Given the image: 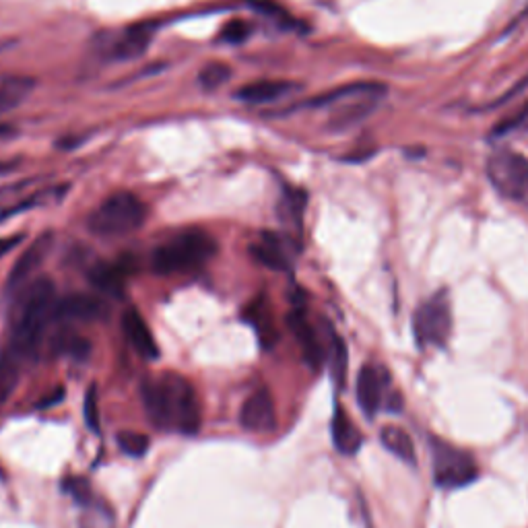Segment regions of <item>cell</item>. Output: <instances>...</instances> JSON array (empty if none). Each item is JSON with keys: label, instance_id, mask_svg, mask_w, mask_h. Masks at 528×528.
<instances>
[{"label": "cell", "instance_id": "1", "mask_svg": "<svg viewBox=\"0 0 528 528\" xmlns=\"http://www.w3.org/2000/svg\"><path fill=\"white\" fill-rule=\"evenodd\" d=\"M141 396L153 425L186 436L196 434L201 427V403L184 376L174 372L151 376L143 382Z\"/></svg>", "mask_w": 528, "mask_h": 528}, {"label": "cell", "instance_id": "2", "mask_svg": "<svg viewBox=\"0 0 528 528\" xmlns=\"http://www.w3.org/2000/svg\"><path fill=\"white\" fill-rule=\"evenodd\" d=\"M56 285L52 279H36L21 289L17 306L13 310V328L9 349L23 361L36 357L46 328L54 322L56 312Z\"/></svg>", "mask_w": 528, "mask_h": 528}, {"label": "cell", "instance_id": "3", "mask_svg": "<svg viewBox=\"0 0 528 528\" xmlns=\"http://www.w3.org/2000/svg\"><path fill=\"white\" fill-rule=\"evenodd\" d=\"M215 254V238L201 227H188L153 250L151 267L159 275H184L205 267Z\"/></svg>", "mask_w": 528, "mask_h": 528}, {"label": "cell", "instance_id": "4", "mask_svg": "<svg viewBox=\"0 0 528 528\" xmlns=\"http://www.w3.org/2000/svg\"><path fill=\"white\" fill-rule=\"evenodd\" d=\"M149 217L147 205L132 192H114L89 215L87 227L97 238H124L139 231Z\"/></svg>", "mask_w": 528, "mask_h": 528}, {"label": "cell", "instance_id": "5", "mask_svg": "<svg viewBox=\"0 0 528 528\" xmlns=\"http://www.w3.org/2000/svg\"><path fill=\"white\" fill-rule=\"evenodd\" d=\"M384 93L386 87L380 83H351L312 99V102H308V106L330 108L333 110L330 126L335 130H345L361 122L363 118H368L376 110L378 99Z\"/></svg>", "mask_w": 528, "mask_h": 528}, {"label": "cell", "instance_id": "6", "mask_svg": "<svg viewBox=\"0 0 528 528\" xmlns=\"http://www.w3.org/2000/svg\"><path fill=\"white\" fill-rule=\"evenodd\" d=\"M429 454H432L434 483L444 491L462 489L477 481L479 467L471 452L462 450L438 436H429Z\"/></svg>", "mask_w": 528, "mask_h": 528}, {"label": "cell", "instance_id": "7", "mask_svg": "<svg viewBox=\"0 0 528 528\" xmlns=\"http://www.w3.org/2000/svg\"><path fill=\"white\" fill-rule=\"evenodd\" d=\"M413 337L419 349H446L452 337V304L446 289H440L413 314Z\"/></svg>", "mask_w": 528, "mask_h": 528}, {"label": "cell", "instance_id": "8", "mask_svg": "<svg viewBox=\"0 0 528 528\" xmlns=\"http://www.w3.org/2000/svg\"><path fill=\"white\" fill-rule=\"evenodd\" d=\"M355 396L359 409L366 413L368 419H374L382 407L401 411V396L392 390L390 374L384 366L376 363H366L357 374L355 380Z\"/></svg>", "mask_w": 528, "mask_h": 528}, {"label": "cell", "instance_id": "9", "mask_svg": "<svg viewBox=\"0 0 528 528\" xmlns=\"http://www.w3.org/2000/svg\"><path fill=\"white\" fill-rule=\"evenodd\" d=\"M487 178L502 196L520 201L528 194V159L512 149H500L487 159Z\"/></svg>", "mask_w": 528, "mask_h": 528}, {"label": "cell", "instance_id": "10", "mask_svg": "<svg viewBox=\"0 0 528 528\" xmlns=\"http://www.w3.org/2000/svg\"><path fill=\"white\" fill-rule=\"evenodd\" d=\"M153 27L149 25H132L118 33H106L102 40H97V50L106 60H135L143 56L151 44Z\"/></svg>", "mask_w": 528, "mask_h": 528}, {"label": "cell", "instance_id": "11", "mask_svg": "<svg viewBox=\"0 0 528 528\" xmlns=\"http://www.w3.org/2000/svg\"><path fill=\"white\" fill-rule=\"evenodd\" d=\"M52 248H54V234H52V231H46V234H42V236H38L36 240H33L25 248V252L15 260L13 269L9 273V279H7V291L17 293L23 287H27L29 279L33 277V273L40 271L42 264L48 260Z\"/></svg>", "mask_w": 528, "mask_h": 528}, {"label": "cell", "instance_id": "12", "mask_svg": "<svg viewBox=\"0 0 528 528\" xmlns=\"http://www.w3.org/2000/svg\"><path fill=\"white\" fill-rule=\"evenodd\" d=\"M240 423L244 429H248V432H256V434L273 432L277 425V415H275L273 394L267 388L254 390L244 401L240 409Z\"/></svg>", "mask_w": 528, "mask_h": 528}, {"label": "cell", "instance_id": "13", "mask_svg": "<svg viewBox=\"0 0 528 528\" xmlns=\"http://www.w3.org/2000/svg\"><path fill=\"white\" fill-rule=\"evenodd\" d=\"M108 306L104 300H99L95 295L77 293L69 295L64 300H58L54 320L60 322H97L108 316Z\"/></svg>", "mask_w": 528, "mask_h": 528}, {"label": "cell", "instance_id": "14", "mask_svg": "<svg viewBox=\"0 0 528 528\" xmlns=\"http://www.w3.org/2000/svg\"><path fill=\"white\" fill-rule=\"evenodd\" d=\"M287 324L291 328V333L295 337V341L300 343L304 359L308 366L318 372L320 366L324 363V347L316 335L314 326L308 322L306 314L302 310H293L287 314Z\"/></svg>", "mask_w": 528, "mask_h": 528}, {"label": "cell", "instance_id": "15", "mask_svg": "<svg viewBox=\"0 0 528 528\" xmlns=\"http://www.w3.org/2000/svg\"><path fill=\"white\" fill-rule=\"evenodd\" d=\"M122 330H124L128 343L132 345V349H135L141 357H145V359H157L159 357V347L153 339L151 328L135 308H130L124 312Z\"/></svg>", "mask_w": 528, "mask_h": 528}, {"label": "cell", "instance_id": "16", "mask_svg": "<svg viewBox=\"0 0 528 528\" xmlns=\"http://www.w3.org/2000/svg\"><path fill=\"white\" fill-rule=\"evenodd\" d=\"M295 89H297V85L291 83V81L260 79V81H254V83H248V85L240 87L234 97L240 99V102H244V104L258 106V104L277 102V99L289 95Z\"/></svg>", "mask_w": 528, "mask_h": 528}, {"label": "cell", "instance_id": "17", "mask_svg": "<svg viewBox=\"0 0 528 528\" xmlns=\"http://www.w3.org/2000/svg\"><path fill=\"white\" fill-rule=\"evenodd\" d=\"M330 436H333L335 448L341 454H345V456L357 454L361 444H363L361 432H359L357 425L353 423V419L347 415V411L341 405L335 407L333 421H330Z\"/></svg>", "mask_w": 528, "mask_h": 528}, {"label": "cell", "instance_id": "18", "mask_svg": "<svg viewBox=\"0 0 528 528\" xmlns=\"http://www.w3.org/2000/svg\"><path fill=\"white\" fill-rule=\"evenodd\" d=\"M250 252L262 264V267L273 269V271L291 269V260H289V254L283 242L273 234H262V238L250 246Z\"/></svg>", "mask_w": 528, "mask_h": 528}, {"label": "cell", "instance_id": "19", "mask_svg": "<svg viewBox=\"0 0 528 528\" xmlns=\"http://www.w3.org/2000/svg\"><path fill=\"white\" fill-rule=\"evenodd\" d=\"M126 279H128V269L124 264H95L93 269H89V281L108 295L120 297L124 293L126 287Z\"/></svg>", "mask_w": 528, "mask_h": 528}, {"label": "cell", "instance_id": "20", "mask_svg": "<svg viewBox=\"0 0 528 528\" xmlns=\"http://www.w3.org/2000/svg\"><path fill=\"white\" fill-rule=\"evenodd\" d=\"M380 442L392 456L407 462V465H415L417 462L415 444H413L407 429H403L399 425H384L380 429Z\"/></svg>", "mask_w": 528, "mask_h": 528}, {"label": "cell", "instance_id": "21", "mask_svg": "<svg viewBox=\"0 0 528 528\" xmlns=\"http://www.w3.org/2000/svg\"><path fill=\"white\" fill-rule=\"evenodd\" d=\"M33 85L36 81L27 77H11L0 83V116L19 108L33 91Z\"/></svg>", "mask_w": 528, "mask_h": 528}, {"label": "cell", "instance_id": "22", "mask_svg": "<svg viewBox=\"0 0 528 528\" xmlns=\"http://www.w3.org/2000/svg\"><path fill=\"white\" fill-rule=\"evenodd\" d=\"M23 359L9 347L0 353V405H3L19 384Z\"/></svg>", "mask_w": 528, "mask_h": 528}, {"label": "cell", "instance_id": "23", "mask_svg": "<svg viewBox=\"0 0 528 528\" xmlns=\"http://www.w3.org/2000/svg\"><path fill=\"white\" fill-rule=\"evenodd\" d=\"M328 361H330V374H333V380L337 386L345 384L347 378V361L349 353L343 343V339L330 328V351H328Z\"/></svg>", "mask_w": 528, "mask_h": 528}, {"label": "cell", "instance_id": "24", "mask_svg": "<svg viewBox=\"0 0 528 528\" xmlns=\"http://www.w3.org/2000/svg\"><path fill=\"white\" fill-rule=\"evenodd\" d=\"M54 351L62 353V355H69L77 361H85L91 355V343L79 335L64 333L54 341Z\"/></svg>", "mask_w": 528, "mask_h": 528}, {"label": "cell", "instance_id": "25", "mask_svg": "<svg viewBox=\"0 0 528 528\" xmlns=\"http://www.w3.org/2000/svg\"><path fill=\"white\" fill-rule=\"evenodd\" d=\"M229 79H231V69L225 62H209L203 66L201 73H198V83H201V87L207 91L225 85Z\"/></svg>", "mask_w": 528, "mask_h": 528}, {"label": "cell", "instance_id": "26", "mask_svg": "<svg viewBox=\"0 0 528 528\" xmlns=\"http://www.w3.org/2000/svg\"><path fill=\"white\" fill-rule=\"evenodd\" d=\"M252 310H254V312L250 314V320H252L254 328L258 330V337H260L262 345H264V347H271V345L275 343L277 335H275V326H273V322H271V316H269L267 308H264L262 304H254Z\"/></svg>", "mask_w": 528, "mask_h": 528}, {"label": "cell", "instance_id": "27", "mask_svg": "<svg viewBox=\"0 0 528 528\" xmlns=\"http://www.w3.org/2000/svg\"><path fill=\"white\" fill-rule=\"evenodd\" d=\"M118 446L124 454L132 456V458H141L147 454L151 442L145 434H139V432H120L118 434Z\"/></svg>", "mask_w": 528, "mask_h": 528}, {"label": "cell", "instance_id": "28", "mask_svg": "<svg viewBox=\"0 0 528 528\" xmlns=\"http://www.w3.org/2000/svg\"><path fill=\"white\" fill-rule=\"evenodd\" d=\"M248 3L254 7V11H258V13H262V15H267V17H271V19H275V21L281 23L283 27H287V23H289V25L293 23V19L289 17V13H287L281 5H277L275 0H248ZM291 27H293V25H291Z\"/></svg>", "mask_w": 528, "mask_h": 528}, {"label": "cell", "instance_id": "29", "mask_svg": "<svg viewBox=\"0 0 528 528\" xmlns=\"http://www.w3.org/2000/svg\"><path fill=\"white\" fill-rule=\"evenodd\" d=\"M528 128V104L524 108H520L516 114H512L510 118L502 120L498 126L493 128V135L495 137H506L510 132L516 130H526Z\"/></svg>", "mask_w": 528, "mask_h": 528}, {"label": "cell", "instance_id": "30", "mask_svg": "<svg viewBox=\"0 0 528 528\" xmlns=\"http://www.w3.org/2000/svg\"><path fill=\"white\" fill-rule=\"evenodd\" d=\"M250 33H252L250 25H248L246 21L236 19V21H229V23L223 27V31H221V40H223L225 44H242V42L248 40Z\"/></svg>", "mask_w": 528, "mask_h": 528}, {"label": "cell", "instance_id": "31", "mask_svg": "<svg viewBox=\"0 0 528 528\" xmlns=\"http://www.w3.org/2000/svg\"><path fill=\"white\" fill-rule=\"evenodd\" d=\"M85 421H87V427L91 429L93 434H99V413H97V392H95V386H91L85 394Z\"/></svg>", "mask_w": 528, "mask_h": 528}, {"label": "cell", "instance_id": "32", "mask_svg": "<svg viewBox=\"0 0 528 528\" xmlns=\"http://www.w3.org/2000/svg\"><path fill=\"white\" fill-rule=\"evenodd\" d=\"M66 489L71 491V495L75 498V502L79 504H89L91 498H93V493H91V487L85 479L77 477V479H69V483H66Z\"/></svg>", "mask_w": 528, "mask_h": 528}, {"label": "cell", "instance_id": "33", "mask_svg": "<svg viewBox=\"0 0 528 528\" xmlns=\"http://www.w3.org/2000/svg\"><path fill=\"white\" fill-rule=\"evenodd\" d=\"M23 236H11V238H0V260H3L9 252H13L21 244Z\"/></svg>", "mask_w": 528, "mask_h": 528}, {"label": "cell", "instance_id": "34", "mask_svg": "<svg viewBox=\"0 0 528 528\" xmlns=\"http://www.w3.org/2000/svg\"><path fill=\"white\" fill-rule=\"evenodd\" d=\"M17 135V130L11 126V124H0V141L5 139H11Z\"/></svg>", "mask_w": 528, "mask_h": 528}]
</instances>
